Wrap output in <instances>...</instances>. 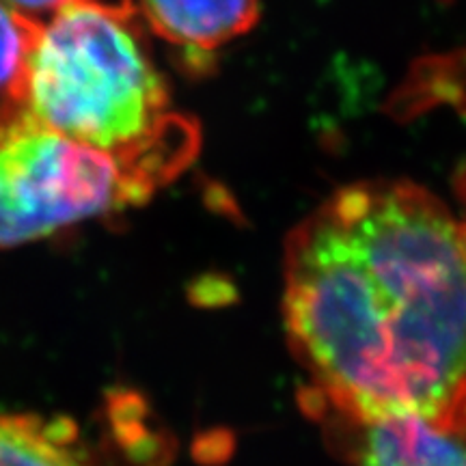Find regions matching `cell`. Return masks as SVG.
Returning a JSON list of instances; mask_svg holds the SVG:
<instances>
[{
  "label": "cell",
  "mask_w": 466,
  "mask_h": 466,
  "mask_svg": "<svg viewBox=\"0 0 466 466\" xmlns=\"http://www.w3.org/2000/svg\"><path fill=\"white\" fill-rule=\"evenodd\" d=\"M130 0H69L42 25L15 100L39 124L106 156L147 201L199 154Z\"/></svg>",
  "instance_id": "cell-2"
},
{
  "label": "cell",
  "mask_w": 466,
  "mask_h": 466,
  "mask_svg": "<svg viewBox=\"0 0 466 466\" xmlns=\"http://www.w3.org/2000/svg\"><path fill=\"white\" fill-rule=\"evenodd\" d=\"M456 195L460 201V214H456V218H458L460 236H462V244L466 250V167L458 173L456 177Z\"/></svg>",
  "instance_id": "cell-9"
},
{
  "label": "cell",
  "mask_w": 466,
  "mask_h": 466,
  "mask_svg": "<svg viewBox=\"0 0 466 466\" xmlns=\"http://www.w3.org/2000/svg\"><path fill=\"white\" fill-rule=\"evenodd\" d=\"M283 322L322 410L466 436V250L430 190L359 182L296 225Z\"/></svg>",
  "instance_id": "cell-1"
},
{
  "label": "cell",
  "mask_w": 466,
  "mask_h": 466,
  "mask_svg": "<svg viewBox=\"0 0 466 466\" xmlns=\"http://www.w3.org/2000/svg\"><path fill=\"white\" fill-rule=\"evenodd\" d=\"M137 9L158 37L192 55L236 42L259 20V0H138Z\"/></svg>",
  "instance_id": "cell-4"
},
{
  "label": "cell",
  "mask_w": 466,
  "mask_h": 466,
  "mask_svg": "<svg viewBox=\"0 0 466 466\" xmlns=\"http://www.w3.org/2000/svg\"><path fill=\"white\" fill-rule=\"evenodd\" d=\"M0 466H91L78 430L63 417L0 412Z\"/></svg>",
  "instance_id": "cell-6"
},
{
  "label": "cell",
  "mask_w": 466,
  "mask_h": 466,
  "mask_svg": "<svg viewBox=\"0 0 466 466\" xmlns=\"http://www.w3.org/2000/svg\"><path fill=\"white\" fill-rule=\"evenodd\" d=\"M42 22L0 0V96L15 100Z\"/></svg>",
  "instance_id": "cell-7"
},
{
  "label": "cell",
  "mask_w": 466,
  "mask_h": 466,
  "mask_svg": "<svg viewBox=\"0 0 466 466\" xmlns=\"http://www.w3.org/2000/svg\"><path fill=\"white\" fill-rule=\"evenodd\" d=\"M360 430L357 466H466V436L421 421L352 425Z\"/></svg>",
  "instance_id": "cell-5"
},
{
  "label": "cell",
  "mask_w": 466,
  "mask_h": 466,
  "mask_svg": "<svg viewBox=\"0 0 466 466\" xmlns=\"http://www.w3.org/2000/svg\"><path fill=\"white\" fill-rule=\"evenodd\" d=\"M145 203L106 156L28 115L0 108V248L44 240L83 220Z\"/></svg>",
  "instance_id": "cell-3"
},
{
  "label": "cell",
  "mask_w": 466,
  "mask_h": 466,
  "mask_svg": "<svg viewBox=\"0 0 466 466\" xmlns=\"http://www.w3.org/2000/svg\"><path fill=\"white\" fill-rule=\"evenodd\" d=\"M5 3L33 17V14H44V11H52L55 14L63 5H67L69 0H5Z\"/></svg>",
  "instance_id": "cell-8"
}]
</instances>
